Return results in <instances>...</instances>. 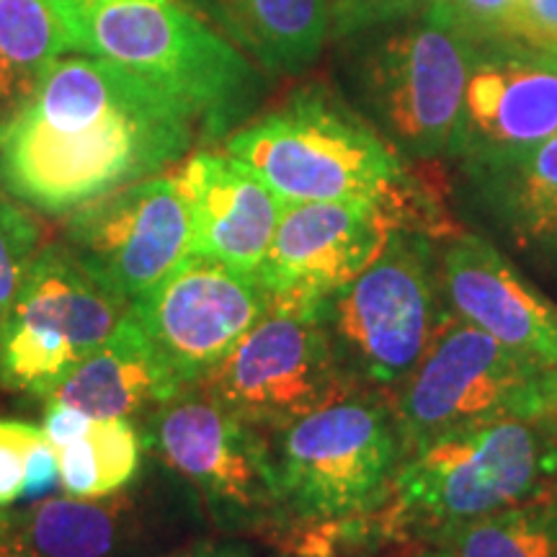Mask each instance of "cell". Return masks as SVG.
<instances>
[{
    "mask_svg": "<svg viewBox=\"0 0 557 557\" xmlns=\"http://www.w3.org/2000/svg\"><path fill=\"white\" fill-rule=\"evenodd\" d=\"M197 143V120L169 90L109 60L62 54L0 129V186L58 218L158 176Z\"/></svg>",
    "mask_w": 557,
    "mask_h": 557,
    "instance_id": "6da1fadb",
    "label": "cell"
},
{
    "mask_svg": "<svg viewBox=\"0 0 557 557\" xmlns=\"http://www.w3.org/2000/svg\"><path fill=\"white\" fill-rule=\"evenodd\" d=\"M238 158L284 205L302 201H374L398 227L449 233L434 184L408 169L382 132L323 86L295 90L225 139Z\"/></svg>",
    "mask_w": 557,
    "mask_h": 557,
    "instance_id": "7a4b0ae2",
    "label": "cell"
},
{
    "mask_svg": "<svg viewBox=\"0 0 557 557\" xmlns=\"http://www.w3.org/2000/svg\"><path fill=\"white\" fill-rule=\"evenodd\" d=\"M73 52L127 67L191 111L205 143L240 129L267 73L181 0H52Z\"/></svg>",
    "mask_w": 557,
    "mask_h": 557,
    "instance_id": "3957f363",
    "label": "cell"
},
{
    "mask_svg": "<svg viewBox=\"0 0 557 557\" xmlns=\"http://www.w3.org/2000/svg\"><path fill=\"white\" fill-rule=\"evenodd\" d=\"M557 487V444L534 421L451 431L403 457L389 511L408 545L434 547L470 521Z\"/></svg>",
    "mask_w": 557,
    "mask_h": 557,
    "instance_id": "277c9868",
    "label": "cell"
},
{
    "mask_svg": "<svg viewBox=\"0 0 557 557\" xmlns=\"http://www.w3.org/2000/svg\"><path fill=\"white\" fill-rule=\"evenodd\" d=\"M447 312L434 238L403 227L357 278L318 305L346 377L385 398L416 372Z\"/></svg>",
    "mask_w": 557,
    "mask_h": 557,
    "instance_id": "5b68a950",
    "label": "cell"
},
{
    "mask_svg": "<svg viewBox=\"0 0 557 557\" xmlns=\"http://www.w3.org/2000/svg\"><path fill=\"white\" fill-rule=\"evenodd\" d=\"M369 32L348 60L364 116L403 158L449 156L478 47L438 3Z\"/></svg>",
    "mask_w": 557,
    "mask_h": 557,
    "instance_id": "8992f818",
    "label": "cell"
},
{
    "mask_svg": "<svg viewBox=\"0 0 557 557\" xmlns=\"http://www.w3.org/2000/svg\"><path fill=\"white\" fill-rule=\"evenodd\" d=\"M271 451L287 529L385 508L406 457L393 403L364 389L274 431Z\"/></svg>",
    "mask_w": 557,
    "mask_h": 557,
    "instance_id": "52a82bcc",
    "label": "cell"
},
{
    "mask_svg": "<svg viewBox=\"0 0 557 557\" xmlns=\"http://www.w3.org/2000/svg\"><path fill=\"white\" fill-rule=\"evenodd\" d=\"M150 442L222 532L276 537L287 529L271 442L197 385L150 418Z\"/></svg>",
    "mask_w": 557,
    "mask_h": 557,
    "instance_id": "ba28073f",
    "label": "cell"
},
{
    "mask_svg": "<svg viewBox=\"0 0 557 557\" xmlns=\"http://www.w3.org/2000/svg\"><path fill=\"white\" fill-rule=\"evenodd\" d=\"M545 369L447 312L416 372L389 398L403 451L485 423L532 421Z\"/></svg>",
    "mask_w": 557,
    "mask_h": 557,
    "instance_id": "9c48e42d",
    "label": "cell"
},
{
    "mask_svg": "<svg viewBox=\"0 0 557 557\" xmlns=\"http://www.w3.org/2000/svg\"><path fill=\"white\" fill-rule=\"evenodd\" d=\"M197 387L227 413L271 434L357 393L333 357L318 308L282 305H269Z\"/></svg>",
    "mask_w": 557,
    "mask_h": 557,
    "instance_id": "30bf717a",
    "label": "cell"
},
{
    "mask_svg": "<svg viewBox=\"0 0 557 557\" xmlns=\"http://www.w3.org/2000/svg\"><path fill=\"white\" fill-rule=\"evenodd\" d=\"M127 315V299L101 287L62 243L45 246L0 346V380L47 400Z\"/></svg>",
    "mask_w": 557,
    "mask_h": 557,
    "instance_id": "8fae6325",
    "label": "cell"
},
{
    "mask_svg": "<svg viewBox=\"0 0 557 557\" xmlns=\"http://www.w3.org/2000/svg\"><path fill=\"white\" fill-rule=\"evenodd\" d=\"M269 305L253 274L189 253L129 305V315L184 389L199 385L267 315Z\"/></svg>",
    "mask_w": 557,
    "mask_h": 557,
    "instance_id": "7c38bea8",
    "label": "cell"
},
{
    "mask_svg": "<svg viewBox=\"0 0 557 557\" xmlns=\"http://www.w3.org/2000/svg\"><path fill=\"white\" fill-rule=\"evenodd\" d=\"M101 287L132 305L191 253L178 176H150L67 214L65 243Z\"/></svg>",
    "mask_w": 557,
    "mask_h": 557,
    "instance_id": "4fadbf2b",
    "label": "cell"
},
{
    "mask_svg": "<svg viewBox=\"0 0 557 557\" xmlns=\"http://www.w3.org/2000/svg\"><path fill=\"white\" fill-rule=\"evenodd\" d=\"M393 230L398 222L374 201L284 205L256 278L271 305L318 308L377 259Z\"/></svg>",
    "mask_w": 557,
    "mask_h": 557,
    "instance_id": "5bb4252c",
    "label": "cell"
},
{
    "mask_svg": "<svg viewBox=\"0 0 557 557\" xmlns=\"http://www.w3.org/2000/svg\"><path fill=\"white\" fill-rule=\"evenodd\" d=\"M557 135V54L521 45L478 47L449 158L485 163Z\"/></svg>",
    "mask_w": 557,
    "mask_h": 557,
    "instance_id": "9a60e30c",
    "label": "cell"
},
{
    "mask_svg": "<svg viewBox=\"0 0 557 557\" xmlns=\"http://www.w3.org/2000/svg\"><path fill=\"white\" fill-rule=\"evenodd\" d=\"M449 312L542 369L557 367V302L475 233L455 235L438 253Z\"/></svg>",
    "mask_w": 557,
    "mask_h": 557,
    "instance_id": "2e32d148",
    "label": "cell"
},
{
    "mask_svg": "<svg viewBox=\"0 0 557 557\" xmlns=\"http://www.w3.org/2000/svg\"><path fill=\"white\" fill-rule=\"evenodd\" d=\"M176 176L189 207L191 253L256 276L274 240L284 201L227 152L201 150Z\"/></svg>",
    "mask_w": 557,
    "mask_h": 557,
    "instance_id": "e0dca14e",
    "label": "cell"
},
{
    "mask_svg": "<svg viewBox=\"0 0 557 557\" xmlns=\"http://www.w3.org/2000/svg\"><path fill=\"white\" fill-rule=\"evenodd\" d=\"M11 519L39 557H145L163 545L173 524L122 491L101 498H39Z\"/></svg>",
    "mask_w": 557,
    "mask_h": 557,
    "instance_id": "ac0fdd59",
    "label": "cell"
},
{
    "mask_svg": "<svg viewBox=\"0 0 557 557\" xmlns=\"http://www.w3.org/2000/svg\"><path fill=\"white\" fill-rule=\"evenodd\" d=\"M462 169L491 227L532 267L557 274V135Z\"/></svg>",
    "mask_w": 557,
    "mask_h": 557,
    "instance_id": "d6986e66",
    "label": "cell"
},
{
    "mask_svg": "<svg viewBox=\"0 0 557 557\" xmlns=\"http://www.w3.org/2000/svg\"><path fill=\"white\" fill-rule=\"evenodd\" d=\"M178 393V382L152 351L137 320L127 315L120 329L60 382L47 403H67L90 418L135 421L152 418Z\"/></svg>",
    "mask_w": 557,
    "mask_h": 557,
    "instance_id": "ffe728a7",
    "label": "cell"
},
{
    "mask_svg": "<svg viewBox=\"0 0 557 557\" xmlns=\"http://www.w3.org/2000/svg\"><path fill=\"white\" fill-rule=\"evenodd\" d=\"M222 37L271 75H299L331 37V0H189Z\"/></svg>",
    "mask_w": 557,
    "mask_h": 557,
    "instance_id": "44dd1931",
    "label": "cell"
},
{
    "mask_svg": "<svg viewBox=\"0 0 557 557\" xmlns=\"http://www.w3.org/2000/svg\"><path fill=\"white\" fill-rule=\"evenodd\" d=\"M65 52L73 45L52 0H0V129Z\"/></svg>",
    "mask_w": 557,
    "mask_h": 557,
    "instance_id": "7402d4cb",
    "label": "cell"
},
{
    "mask_svg": "<svg viewBox=\"0 0 557 557\" xmlns=\"http://www.w3.org/2000/svg\"><path fill=\"white\" fill-rule=\"evenodd\" d=\"M434 547L438 557H557V487L470 521Z\"/></svg>",
    "mask_w": 557,
    "mask_h": 557,
    "instance_id": "603a6c76",
    "label": "cell"
},
{
    "mask_svg": "<svg viewBox=\"0 0 557 557\" xmlns=\"http://www.w3.org/2000/svg\"><path fill=\"white\" fill-rule=\"evenodd\" d=\"M67 496L101 498L124 491L143 462V438L124 418H94L78 442L58 449Z\"/></svg>",
    "mask_w": 557,
    "mask_h": 557,
    "instance_id": "cb8c5ba5",
    "label": "cell"
},
{
    "mask_svg": "<svg viewBox=\"0 0 557 557\" xmlns=\"http://www.w3.org/2000/svg\"><path fill=\"white\" fill-rule=\"evenodd\" d=\"M39 250V220L26 207L0 197V346Z\"/></svg>",
    "mask_w": 557,
    "mask_h": 557,
    "instance_id": "d4e9b609",
    "label": "cell"
},
{
    "mask_svg": "<svg viewBox=\"0 0 557 557\" xmlns=\"http://www.w3.org/2000/svg\"><path fill=\"white\" fill-rule=\"evenodd\" d=\"M475 47L508 45L521 0H434Z\"/></svg>",
    "mask_w": 557,
    "mask_h": 557,
    "instance_id": "484cf974",
    "label": "cell"
},
{
    "mask_svg": "<svg viewBox=\"0 0 557 557\" xmlns=\"http://www.w3.org/2000/svg\"><path fill=\"white\" fill-rule=\"evenodd\" d=\"M434 0H331V37L348 39L416 16Z\"/></svg>",
    "mask_w": 557,
    "mask_h": 557,
    "instance_id": "4316f807",
    "label": "cell"
},
{
    "mask_svg": "<svg viewBox=\"0 0 557 557\" xmlns=\"http://www.w3.org/2000/svg\"><path fill=\"white\" fill-rule=\"evenodd\" d=\"M41 442H45V434L34 423L0 418V508L21 500L26 462Z\"/></svg>",
    "mask_w": 557,
    "mask_h": 557,
    "instance_id": "83f0119b",
    "label": "cell"
},
{
    "mask_svg": "<svg viewBox=\"0 0 557 557\" xmlns=\"http://www.w3.org/2000/svg\"><path fill=\"white\" fill-rule=\"evenodd\" d=\"M508 45L557 54V0H521L508 32Z\"/></svg>",
    "mask_w": 557,
    "mask_h": 557,
    "instance_id": "f1b7e54d",
    "label": "cell"
},
{
    "mask_svg": "<svg viewBox=\"0 0 557 557\" xmlns=\"http://www.w3.org/2000/svg\"><path fill=\"white\" fill-rule=\"evenodd\" d=\"M90 421H94V418L83 413V410L67 406V403L50 400L41 434H45L47 444H52L54 449H62L67 447V444L78 442V438L88 431Z\"/></svg>",
    "mask_w": 557,
    "mask_h": 557,
    "instance_id": "f546056e",
    "label": "cell"
},
{
    "mask_svg": "<svg viewBox=\"0 0 557 557\" xmlns=\"http://www.w3.org/2000/svg\"><path fill=\"white\" fill-rule=\"evenodd\" d=\"M60 483V459L58 449L52 444L41 442L29 455L24 478V493L21 500H39L45 493H50Z\"/></svg>",
    "mask_w": 557,
    "mask_h": 557,
    "instance_id": "4dcf8cb0",
    "label": "cell"
},
{
    "mask_svg": "<svg viewBox=\"0 0 557 557\" xmlns=\"http://www.w3.org/2000/svg\"><path fill=\"white\" fill-rule=\"evenodd\" d=\"M532 421L557 444V367L542 372L540 406Z\"/></svg>",
    "mask_w": 557,
    "mask_h": 557,
    "instance_id": "1f68e13d",
    "label": "cell"
},
{
    "mask_svg": "<svg viewBox=\"0 0 557 557\" xmlns=\"http://www.w3.org/2000/svg\"><path fill=\"white\" fill-rule=\"evenodd\" d=\"M160 557H253V549L238 540H207L171 549V553Z\"/></svg>",
    "mask_w": 557,
    "mask_h": 557,
    "instance_id": "d6a6232c",
    "label": "cell"
},
{
    "mask_svg": "<svg viewBox=\"0 0 557 557\" xmlns=\"http://www.w3.org/2000/svg\"><path fill=\"white\" fill-rule=\"evenodd\" d=\"M0 557H39L21 537L11 513H0Z\"/></svg>",
    "mask_w": 557,
    "mask_h": 557,
    "instance_id": "836d02e7",
    "label": "cell"
},
{
    "mask_svg": "<svg viewBox=\"0 0 557 557\" xmlns=\"http://www.w3.org/2000/svg\"><path fill=\"white\" fill-rule=\"evenodd\" d=\"M408 557H438V553H436V547H426V545H423L421 549H416V553L408 555Z\"/></svg>",
    "mask_w": 557,
    "mask_h": 557,
    "instance_id": "e575fe53",
    "label": "cell"
}]
</instances>
